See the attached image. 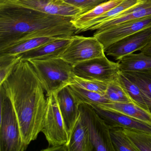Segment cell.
<instances>
[{
  "mask_svg": "<svg viewBox=\"0 0 151 151\" xmlns=\"http://www.w3.org/2000/svg\"><path fill=\"white\" fill-rule=\"evenodd\" d=\"M0 88L12 103L23 141L28 147L41 132L47 102L45 90L30 62L21 59Z\"/></svg>",
  "mask_w": 151,
  "mask_h": 151,
  "instance_id": "1",
  "label": "cell"
},
{
  "mask_svg": "<svg viewBox=\"0 0 151 151\" xmlns=\"http://www.w3.org/2000/svg\"><path fill=\"white\" fill-rule=\"evenodd\" d=\"M72 19L0 0V51L32 38L71 37L76 32Z\"/></svg>",
  "mask_w": 151,
  "mask_h": 151,
  "instance_id": "2",
  "label": "cell"
},
{
  "mask_svg": "<svg viewBox=\"0 0 151 151\" xmlns=\"http://www.w3.org/2000/svg\"><path fill=\"white\" fill-rule=\"evenodd\" d=\"M46 93L47 96L57 94L73 83V67L60 57L29 60Z\"/></svg>",
  "mask_w": 151,
  "mask_h": 151,
  "instance_id": "3",
  "label": "cell"
},
{
  "mask_svg": "<svg viewBox=\"0 0 151 151\" xmlns=\"http://www.w3.org/2000/svg\"><path fill=\"white\" fill-rule=\"evenodd\" d=\"M0 89V151H25L27 147L23 141L19 123L12 103L3 89Z\"/></svg>",
  "mask_w": 151,
  "mask_h": 151,
  "instance_id": "4",
  "label": "cell"
},
{
  "mask_svg": "<svg viewBox=\"0 0 151 151\" xmlns=\"http://www.w3.org/2000/svg\"><path fill=\"white\" fill-rule=\"evenodd\" d=\"M47 106L42 124L41 132L47 140L48 147L44 151L51 148L67 146L69 137L60 111L56 93L47 96Z\"/></svg>",
  "mask_w": 151,
  "mask_h": 151,
  "instance_id": "5",
  "label": "cell"
},
{
  "mask_svg": "<svg viewBox=\"0 0 151 151\" xmlns=\"http://www.w3.org/2000/svg\"><path fill=\"white\" fill-rule=\"evenodd\" d=\"M80 117L89 129L94 151H115L110 139L109 128L92 106L79 105Z\"/></svg>",
  "mask_w": 151,
  "mask_h": 151,
  "instance_id": "6",
  "label": "cell"
},
{
  "mask_svg": "<svg viewBox=\"0 0 151 151\" xmlns=\"http://www.w3.org/2000/svg\"><path fill=\"white\" fill-rule=\"evenodd\" d=\"M105 55L103 45L94 36L74 35L68 46L59 57L74 67L83 62Z\"/></svg>",
  "mask_w": 151,
  "mask_h": 151,
  "instance_id": "7",
  "label": "cell"
},
{
  "mask_svg": "<svg viewBox=\"0 0 151 151\" xmlns=\"http://www.w3.org/2000/svg\"><path fill=\"white\" fill-rule=\"evenodd\" d=\"M73 71L79 77L109 83L117 79L121 71L118 63L110 61L105 55L76 64Z\"/></svg>",
  "mask_w": 151,
  "mask_h": 151,
  "instance_id": "8",
  "label": "cell"
},
{
  "mask_svg": "<svg viewBox=\"0 0 151 151\" xmlns=\"http://www.w3.org/2000/svg\"><path fill=\"white\" fill-rule=\"evenodd\" d=\"M151 27V16L127 22L101 31L93 36L103 45L105 51L114 43L139 31Z\"/></svg>",
  "mask_w": 151,
  "mask_h": 151,
  "instance_id": "9",
  "label": "cell"
},
{
  "mask_svg": "<svg viewBox=\"0 0 151 151\" xmlns=\"http://www.w3.org/2000/svg\"><path fill=\"white\" fill-rule=\"evenodd\" d=\"M151 40V27L139 31L111 45L105 51L108 56L119 60L128 55L141 51Z\"/></svg>",
  "mask_w": 151,
  "mask_h": 151,
  "instance_id": "10",
  "label": "cell"
},
{
  "mask_svg": "<svg viewBox=\"0 0 151 151\" xmlns=\"http://www.w3.org/2000/svg\"><path fill=\"white\" fill-rule=\"evenodd\" d=\"M12 3L43 13L72 19L83 14V11L63 0H7Z\"/></svg>",
  "mask_w": 151,
  "mask_h": 151,
  "instance_id": "11",
  "label": "cell"
},
{
  "mask_svg": "<svg viewBox=\"0 0 151 151\" xmlns=\"http://www.w3.org/2000/svg\"><path fill=\"white\" fill-rule=\"evenodd\" d=\"M56 95L60 111L70 139L80 116V103L68 86L63 88Z\"/></svg>",
  "mask_w": 151,
  "mask_h": 151,
  "instance_id": "12",
  "label": "cell"
},
{
  "mask_svg": "<svg viewBox=\"0 0 151 151\" xmlns=\"http://www.w3.org/2000/svg\"><path fill=\"white\" fill-rule=\"evenodd\" d=\"M103 119L109 128L121 127L151 133V124L127 115L95 105H90Z\"/></svg>",
  "mask_w": 151,
  "mask_h": 151,
  "instance_id": "13",
  "label": "cell"
},
{
  "mask_svg": "<svg viewBox=\"0 0 151 151\" xmlns=\"http://www.w3.org/2000/svg\"><path fill=\"white\" fill-rule=\"evenodd\" d=\"M150 16L151 0H144L137 5L122 13L117 17L98 25L92 31H101L127 22Z\"/></svg>",
  "mask_w": 151,
  "mask_h": 151,
  "instance_id": "14",
  "label": "cell"
},
{
  "mask_svg": "<svg viewBox=\"0 0 151 151\" xmlns=\"http://www.w3.org/2000/svg\"><path fill=\"white\" fill-rule=\"evenodd\" d=\"M72 37L52 41L23 53L18 56L22 60H46L59 57L71 42Z\"/></svg>",
  "mask_w": 151,
  "mask_h": 151,
  "instance_id": "15",
  "label": "cell"
},
{
  "mask_svg": "<svg viewBox=\"0 0 151 151\" xmlns=\"http://www.w3.org/2000/svg\"><path fill=\"white\" fill-rule=\"evenodd\" d=\"M67 151H94L88 127L80 116L67 145Z\"/></svg>",
  "mask_w": 151,
  "mask_h": 151,
  "instance_id": "16",
  "label": "cell"
},
{
  "mask_svg": "<svg viewBox=\"0 0 151 151\" xmlns=\"http://www.w3.org/2000/svg\"><path fill=\"white\" fill-rule=\"evenodd\" d=\"M117 81L130 97L134 104L151 113V99L134 82L120 71Z\"/></svg>",
  "mask_w": 151,
  "mask_h": 151,
  "instance_id": "17",
  "label": "cell"
},
{
  "mask_svg": "<svg viewBox=\"0 0 151 151\" xmlns=\"http://www.w3.org/2000/svg\"><path fill=\"white\" fill-rule=\"evenodd\" d=\"M143 1L144 0H124L118 6L109 10L102 15L86 24L82 29L76 31V34L88 31H92L93 28L98 25L117 17L122 13L137 5Z\"/></svg>",
  "mask_w": 151,
  "mask_h": 151,
  "instance_id": "18",
  "label": "cell"
},
{
  "mask_svg": "<svg viewBox=\"0 0 151 151\" xmlns=\"http://www.w3.org/2000/svg\"><path fill=\"white\" fill-rule=\"evenodd\" d=\"M67 38L45 37L32 38L22 40L0 51V55H17L35 49L52 41Z\"/></svg>",
  "mask_w": 151,
  "mask_h": 151,
  "instance_id": "19",
  "label": "cell"
},
{
  "mask_svg": "<svg viewBox=\"0 0 151 151\" xmlns=\"http://www.w3.org/2000/svg\"><path fill=\"white\" fill-rule=\"evenodd\" d=\"M98 106L120 112L151 124V113L133 102H110Z\"/></svg>",
  "mask_w": 151,
  "mask_h": 151,
  "instance_id": "20",
  "label": "cell"
},
{
  "mask_svg": "<svg viewBox=\"0 0 151 151\" xmlns=\"http://www.w3.org/2000/svg\"><path fill=\"white\" fill-rule=\"evenodd\" d=\"M120 71H138L151 69V56L142 52L131 53L117 61Z\"/></svg>",
  "mask_w": 151,
  "mask_h": 151,
  "instance_id": "21",
  "label": "cell"
},
{
  "mask_svg": "<svg viewBox=\"0 0 151 151\" xmlns=\"http://www.w3.org/2000/svg\"><path fill=\"white\" fill-rule=\"evenodd\" d=\"M124 0H109L96 6L91 11L80 15L71 20L76 31L82 29L88 22L102 15L113 8L121 4Z\"/></svg>",
  "mask_w": 151,
  "mask_h": 151,
  "instance_id": "22",
  "label": "cell"
},
{
  "mask_svg": "<svg viewBox=\"0 0 151 151\" xmlns=\"http://www.w3.org/2000/svg\"><path fill=\"white\" fill-rule=\"evenodd\" d=\"M68 87L80 103L101 106L111 102L104 94L88 91L74 84L70 85Z\"/></svg>",
  "mask_w": 151,
  "mask_h": 151,
  "instance_id": "23",
  "label": "cell"
},
{
  "mask_svg": "<svg viewBox=\"0 0 151 151\" xmlns=\"http://www.w3.org/2000/svg\"><path fill=\"white\" fill-rule=\"evenodd\" d=\"M109 133L115 151H138L123 127H110Z\"/></svg>",
  "mask_w": 151,
  "mask_h": 151,
  "instance_id": "24",
  "label": "cell"
},
{
  "mask_svg": "<svg viewBox=\"0 0 151 151\" xmlns=\"http://www.w3.org/2000/svg\"><path fill=\"white\" fill-rule=\"evenodd\" d=\"M123 129L138 151H151V133L139 130Z\"/></svg>",
  "mask_w": 151,
  "mask_h": 151,
  "instance_id": "25",
  "label": "cell"
},
{
  "mask_svg": "<svg viewBox=\"0 0 151 151\" xmlns=\"http://www.w3.org/2000/svg\"><path fill=\"white\" fill-rule=\"evenodd\" d=\"M122 72L130 80L138 86L151 99V69Z\"/></svg>",
  "mask_w": 151,
  "mask_h": 151,
  "instance_id": "26",
  "label": "cell"
},
{
  "mask_svg": "<svg viewBox=\"0 0 151 151\" xmlns=\"http://www.w3.org/2000/svg\"><path fill=\"white\" fill-rule=\"evenodd\" d=\"M104 95L111 102H133L127 92L118 83L117 78L109 83Z\"/></svg>",
  "mask_w": 151,
  "mask_h": 151,
  "instance_id": "27",
  "label": "cell"
},
{
  "mask_svg": "<svg viewBox=\"0 0 151 151\" xmlns=\"http://www.w3.org/2000/svg\"><path fill=\"white\" fill-rule=\"evenodd\" d=\"M75 85L83 89L96 92L105 94L107 88L108 83L101 81L91 80L79 77L75 75L73 78V83Z\"/></svg>",
  "mask_w": 151,
  "mask_h": 151,
  "instance_id": "28",
  "label": "cell"
},
{
  "mask_svg": "<svg viewBox=\"0 0 151 151\" xmlns=\"http://www.w3.org/2000/svg\"><path fill=\"white\" fill-rule=\"evenodd\" d=\"M21 59L18 55H0V85L5 81Z\"/></svg>",
  "mask_w": 151,
  "mask_h": 151,
  "instance_id": "29",
  "label": "cell"
},
{
  "mask_svg": "<svg viewBox=\"0 0 151 151\" xmlns=\"http://www.w3.org/2000/svg\"><path fill=\"white\" fill-rule=\"evenodd\" d=\"M64 2L79 9L83 14L91 11L97 6L109 0H63Z\"/></svg>",
  "mask_w": 151,
  "mask_h": 151,
  "instance_id": "30",
  "label": "cell"
},
{
  "mask_svg": "<svg viewBox=\"0 0 151 151\" xmlns=\"http://www.w3.org/2000/svg\"><path fill=\"white\" fill-rule=\"evenodd\" d=\"M140 52L151 56V40L150 42L140 51Z\"/></svg>",
  "mask_w": 151,
  "mask_h": 151,
  "instance_id": "31",
  "label": "cell"
}]
</instances>
